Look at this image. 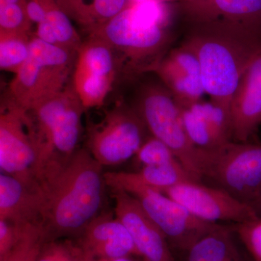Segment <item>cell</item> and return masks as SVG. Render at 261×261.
<instances>
[{
	"label": "cell",
	"instance_id": "cell-1",
	"mask_svg": "<svg viewBox=\"0 0 261 261\" xmlns=\"http://www.w3.org/2000/svg\"><path fill=\"white\" fill-rule=\"evenodd\" d=\"M44 193L43 227L47 240L79 237L99 216L107 186L102 166L86 148L40 181Z\"/></svg>",
	"mask_w": 261,
	"mask_h": 261
},
{
	"label": "cell",
	"instance_id": "cell-2",
	"mask_svg": "<svg viewBox=\"0 0 261 261\" xmlns=\"http://www.w3.org/2000/svg\"><path fill=\"white\" fill-rule=\"evenodd\" d=\"M181 44L200 63L205 92L229 114L233 94L247 66L261 49V35L223 21L189 24Z\"/></svg>",
	"mask_w": 261,
	"mask_h": 261
},
{
	"label": "cell",
	"instance_id": "cell-3",
	"mask_svg": "<svg viewBox=\"0 0 261 261\" xmlns=\"http://www.w3.org/2000/svg\"><path fill=\"white\" fill-rule=\"evenodd\" d=\"M106 41L116 51L128 81L149 73L174 41L172 22L145 18L132 6L89 32Z\"/></svg>",
	"mask_w": 261,
	"mask_h": 261
},
{
	"label": "cell",
	"instance_id": "cell-4",
	"mask_svg": "<svg viewBox=\"0 0 261 261\" xmlns=\"http://www.w3.org/2000/svg\"><path fill=\"white\" fill-rule=\"evenodd\" d=\"M132 82L135 87L126 102L140 117L149 135L166 144L187 172L201 183L200 149L187 135L181 110L172 94L152 73H144Z\"/></svg>",
	"mask_w": 261,
	"mask_h": 261
},
{
	"label": "cell",
	"instance_id": "cell-5",
	"mask_svg": "<svg viewBox=\"0 0 261 261\" xmlns=\"http://www.w3.org/2000/svg\"><path fill=\"white\" fill-rule=\"evenodd\" d=\"M30 47V56L10 82L7 95L28 111L70 84L77 54L34 34Z\"/></svg>",
	"mask_w": 261,
	"mask_h": 261
},
{
	"label": "cell",
	"instance_id": "cell-6",
	"mask_svg": "<svg viewBox=\"0 0 261 261\" xmlns=\"http://www.w3.org/2000/svg\"><path fill=\"white\" fill-rule=\"evenodd\" d=\"M48 164L45 145L32 113L7 96L0 111L1 173L38 181Z\"/></svg>",
	"mask_w": 261,
	"mask_h": 261
},
{
	"label": "cell",
	"instance_id": "cell-7",
	"mask_svg": "<svg viewBox=\"0 0 261 261\" xmlns=\"http://www.w3.org/2000/svg\"><path fill=\"white\" fill-rule=\"evenodd\" d=\"M105 178L111 190H123L135 197L164 233L169 245L181 251L218 225L198 219L162 192L136 181L128 172H106Z\"/></svg>",
	"mask_w": 261,
	"mask_h": 261
},
{
	"label": "cell",
	"instance_id": "cell-8",
	"mask_svg": "<svg viewBox=\"0 0 261 261\" xmlns=\"http://www.w3.org/2000/svg\"><path fill=\"white\" fill-rule=\"evenodd\" d=\"M199 149L201 179L252 206L261 192V144L231 141Z\"/></svg>",
	"mask_w": 261,
	"mask_h": 261
},
{
	"label": "cell",
	"instance_id": "cell-9",
	"mask_svg": "<svg viewBox=\"0 0 261 261\" xmlns=\"http://www.w3.org/2000/svg\"><path fill=\"white\" fill-rule=\"evenodd\" d=\"M148 133L134 108L118 99L99 123L87 127L85 148L101 166H118L135 157Z\"/></svg>",
	"mask_w": 261,
	"mask_h": 261
},
{
	"label": "cell",
	"instance_id": "cell-10",
	"mask_svg": "<svg viewBox=\"0 0 261 261\" xmlns=\"http://www.w3.org/2000/svg\"><path fill=\"white\" fill-rule=\"evenodd\" d=\"M120 82L124 83L126 75L116 51L100 38L88 35L77 51L70 80L84 107H102Z\"/></svg>",
	"mask_w": 261,
	"mask_h": 261
},
{
	"label": "cell",
	"instance_id": "cell-11",
	"mask_svg": "<svg viewBox=\"0 0 261 261\" xmlns=\"http://www.w3.org/2000/svg\"><path fill=\"white\" fill-rule=\"evenodd\" d=\"M86 109L70 83L30 110L51 164L66 162L78 150Z\"/></svg>",
	"mask_w": 261,
	"mask_h": 261
},
{
	"label": "cell",
	"instance_id": "cell-12",
	"mask_svg": "<svg viewBox=\"0 0 261 261\" xmlns=\"http://www.w3.org/2000/svg\"><path fill=\"white\" fill-rule=\"evenodd\" d=\"M162 193L207 222L232 221L239 224L258 217L251 205L221 189L205 186L200 182H185Z\"/></svg>",
	"mask_w": 261,
	"mask_h": 261
},
{
	"label": "cell",
	"instance_id": "cell-13",
	"mask_svg": "<svg viewBox=\"0 0 261 261\" xmlns=\"http://www.w3.org/2000/svg\"><path fill=\"white\" fill-rule=\"evenodd\" d=\"M149 73L161 80L181 107L203 100L206 92L200 63L195 53L185 44L171 47Z\"/></svg>",
	"mask_w": 261,
	"mask_h": 261
},
{
	"label": "cell",
	"instance_id": "cell-14",
	"mask_svg": "<svg viewBox=\"0 0 261 261\" xmlns=\"http://www.w3.org/2000/svg\"><path fill=\"white\" fill-rule=\"evenodd\" d=\"M114 214L126 226L144 261H175L167 239L133 196L111 190Z\"/></svg>",
	"mask_w": 261,
	"mask_h": 261
},
{
	"label": "cell",
	"instance_id": "cell-15",
	"mask_svg": "<svg viewBox=\"0 0 261 261\" xmlns=\"http://www.w3.org/2000/svg\"><path fill=\"white\" fill-rule=\"evenodd\" d=\"M232 141L247 142L261 125V49L240 79L230 106Z\"/></svg>",
	"mask_w": 261,
	"mask_h": 261
},
{
	"label": "cell",
	"instance_id": "cell-16",
	"mask_svg": "<svg viewBox=\"0 0 261 261\" xmlns=\"http://www.w3.org/2000/svg\"><path fill=\"white\" fill-rule=\"evenodd\" d=\"M176 5L188 25L223 21L261 35V0H190Z\"/></svg>",
	"mask_w": 261,
	"mask_h": 261
},
{
	"label": "cell",
	"instance_id": "cell-17",
	"mask_svg": "<svg viewBox=\"0 0 261 261\" xmlns=\"http://www.w3.org/2000/svg\"><path fill=\"white\" fill-rule=\"evenodd\" d=\"M77 242L92 260L140 256L126 226L115 214H99L86 227Z\"/></svg>",
	"mask_w": 261,
	"mask_h": 261
},
{
	"label": "cell",
	"instance_id": "cell-18",
	"mask_svg": "<svg viewBox=\"0 0 261 261\" xmlns=\"http://www.w3.org/2000/svg\"><path fill=\"white\" fill-rule=\"evenodd\" d=\"M44 193L38 181L0 174V220L15 224H42Z\"/></svg>",
	"mask_w": 261,
	"mask_h": 261
},
{
	"label": "cell",
	"instance_id": "cell-19",
	"mask_svg": "<svg viewBox=\"0 0 261 261\" xmlns=\"http://www.w3.org/2000/svg\"><path fill=\"white\" fill-rule=\"evenodd\" d=\"M186 261H245L229 228L218 224L185 251Z\"/></svg>",
	"mask_w": 261,
	"mask_h": 261
},
{
	"label": "cell",
	"instance_id": "cell-20",
	"mask_svg": "<svg viewBox=\"0 0 261 261\" xmlns=\"http://www.w3.org/2000/svg\"><path fill=\"white\" fill-rule=\"evenodd\" d=\"M128 173L141 185L161 192L185 182H197L180 163L142 166L140 171Z\"/></svg>",
	"mask_w": 261,
	"mask_h": 261
},
{
	"label": "cell",
	"instance_id": "cell-21",
	"mask_svg": "<svg viewBox=\"0 0 261 261\" xmlns=\"http://www.w3.org/2000/svg\"><path fill=\"white\" fill-rule=\"evenodd\" d=\"M181 110L182 122L189 139L197 148L213 149L228 143L200 113L190 106Z\"/></svg>",
	"mask_w": 261,
	"mask_h": 261
},
{
	"label": "cell",
	"instance_id": "cell-22",
	"mask_svg": "<svg viewBox=\"0 0 261 261\" xmlns=\"http://www.w3.org/2000/svg\"><path fill=\"white\" fill-rule=\"evenodd\" d=\"M128 3V0H92L89 4L73 8L66 13L78 20L89 33L119 14Z\"/></svg>",
	"mask_w": 261,
	"mask_h": 261
},
{
	"label": "cell",
	"instance_id": "cell-23",
	"mask_svg": "<svg viewBox=\"0 0 261 261\" xmlns=\"http://www.w3.org/2000/svg\"><path fill=\"white\" fill-rule=\"evenodd\" d=\"M25 33L0 32V68L15 75L30 56L31 38Z\"/></svg>",
	"mask_w": 261,
	"mask_h": 261
},
{
	"label": "cell",
	"instance_id": "cell-24",
	"mask_svg": "<svg viewBox=\"0 0 261 261\" xmlns=\"http://www.w3.org/2000/svg\"><path fill=\"white\" fill-rule=\"evenodd\" d=\"M46 240L42 224L27 225L18 243L5 256L0 257V261H37Z\"/></svg>",
	"mask_w": 261,
	"mask_h": 261
},
{
	"label": "cell",
	"instance_id": "cell-25",
	"mask_svg": "<svg viewBox=\"0 0 261 261\" xmlns=\"http://www.w3.org/2000/svg\"><path fill=\"white\" fill-rule=\"evenodd\" d=\"M37 261H94L89 258L77 240L55 239L43 244Z\"/></svg>",
	"mask_w": 261,
	"mask_h": 261
},
{
	"label": "cell",
	"instance_id": "cell-26",
	"mask_svg": "<svg viewBox=\"0 0 261 261\" xmlns=\"http://www.w3.org/2000/svg\"><path fill=\"white\" fill-rule=\"evenodd\" d=\"M134 158L142 166L180 163L166 144L150 135Z\"/></svg>",
	"mask_w": 261,
	"mask_h": 261
},
{
	"label": "cell",
	"instance_id": "cell-27",
	"mask_svg": "<svg viewBox=\"0 0 261 261\" xmlns=\"http://www.w3.org/2000/svg\"><path fill=\"white\" fill-rule=\"evenodd\" d=\"M32 22L29 18L23 2L0 6V32L32 34Z\"/></svg>",
	"mask_w": 261,
	"mask_h": 261
},
{
	"label": "cell",
	"instance_id": "cell-28",
	"mask_svg": "<svg viewBox=\"0 0 261 261\" xmlns=\"http://www.w3.org/2000/svg\"><path fill=\"white\" fill-rule=\"evenodd\" d=\"M234 231L254 261H261V217L236 224Z\"/></svg>",
	"mask_w": 261,
	"mask_h": 261
},
{
	"label": "cell",
	"instance_id": "cell-29",
	"mask_svg": "<svg viewBox=\"0 0 261 261\" xmlns=\"http://www.w3.org/2000/svg\"><path fill=\"white\" fill-rule=\"evenodd\" d=\"M25 226L0 220V257L5 256L18 243Z\"/></svg>",
	"mask_w": 261,
	"mask_h": 261
},
{
	"label": "cell",
	"instance_id": "cell-30",
	"mask_svg": "<svg viewBox=\"0 0 261 261\" xmlns=\"http://www.w3.org/2000/svg\"><path fill=\"white\" fill-rule=\"evenodd\" d=\"M252 207L257 213V216L261 217V192L256 199V200L252 203Z\"/></svg>",
	"mask_w": 261,
	"mask_h": 261
},
{
	"label": "cell",
	"instance_id": "cell-31",
	"mask_svg": "<svg viewBox=\"0 0 261 261\" xmlns=\"http://www.w3.org/2000/svg\"><path fill=\"white\" fill-rule=\"evenodd\" d=\"M22 0H0V6L7 5L18 4L21 3Z\"/></svg>",
	"mask_w": 261,
	"mask_h": 261
},
{
	"label": "cell",
	"instance_id": "cell-32",
	"mask_svg": "<svg viewBox=\"0 0 261 261\" xmlns=\"http://www.w3.org/2000/svg\"><path fill=\"white\" fill-rule=\"evenodd\" d=\"M165 3H173V4H177V3H184V2L190 1V0H161Z\"/></svg>",
	"mask_w": 261,
	"mask_h": 261
},
{
	"label": "cell",
	"instance_id": "cell-33",
	"mask_svg": "<svg viewBox=\"0 0 261 261\" xmlns=\"http://www.w3.org/2000/svg\"><path fill=\"white\" fill-rule=\"evenodd\" d=\"M145 1H147V0H128V5L138 4V3H143Z\"/></svg>",
	"mask_w": 261,
	"mask_h": 261
},
{
	"label": "cell",
	"instance_id": "cell-34",
	"mask_svg": "<svg viewBox=\"0 0 261 261\" xmlns=\"http://www.w3.org/2000/svg\"><path fill=\"white\" fill-rule=\"evenodd\" d=\"M94 261H113V260H107V259H97V260H94Z\"/></svg>",
	"mask_w": 261,
	"mask_h": 261
}]
</instances>
